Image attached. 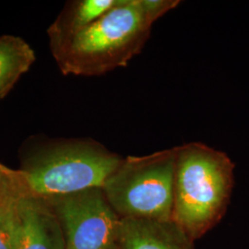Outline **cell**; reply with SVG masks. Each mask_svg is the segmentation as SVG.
I'll return each mask as SVG.
<instances>
[{
	"label": "cell",
	"mask_w": 249,
	"mask_h": 249,
	"mask_svg": "<svg viewBox=\"0 0 249 249\" xmlns=\"http://www.w3.org/2000/svg\"><path fill=\"white\" fill-rule=\"evenodd\" d=\"M177 147L127 156L102 187L120 218L172 220Z\"/></svg>",
	"instance_id": "4"
},
{
	"label": "cell",
	"mask_w": 249,
	"mask_h": 249,
	"mask_svg": "<svg viewBox=\"0 0 249 249\" xmlns=\"http://www.w3.org/2000/svg\"><path fill=\"white\" fill-rule=\"evenodd\" d=\"M46 200L62 224L68 249H117L120 217L102 187Z\"/></svg>",
	"instance_id": "5"
},
{
	"label": "cell",
	"mask_w": 249,
	"mask_h": 249,
	"mask_svg": "<svg viewBox=\"0 0 249 249\" xmlns=\"http://www.w3.org/2000/svg\"><path fill=\"white\" fill-rule=\"evenodd\" d=\"M178 0H120L52 53L64 75L93 77L126 67L142 52L153 23Z\"/></svg>",
	"instance_id": "1"
},
{
	"label": "cell",
	"mask_w": 249,
	"mask_h": 249,
	"mask_svg": "<svg viewBox=\"0 0 249 249\" xmlns=\"http://www.w3.org/2000/svg\"><path fill=\"white\" fill-rule=\"evenodd\" d=\"M20 196L16 187L0 200V249H17L18 247V200Z\"/></svg>",
	"instance_id": "10"
},
{
	"label": "cell",
	"mask_w": 249,
	"mask_h": 249,
	"mask_svg": "<svg viewBox=\"0 0 249 249\" xmlns=\"http://www.w3.org/2000/svg\"><path fill=\"white\" fill-rule=\"evenodd\" d=\"M119 1L76 0L68 2L47 30L51 53L59 50L72 38L113 9Z\"/></svg>",
	"instance_id": "8"
},
{
	"label": "cell",
	"mask_w": 249,
	"mask_h": 249,
	"mask_svg": "<svg viewBox=\"0 0 249 249\" xmlns=\"http://www.w3.org/2000/svg\"><path fill=\"white\" fill-rule=\"evenodd\" d=\"M234 164L201 142L177 146L172 220L196 240L219 223L230 202Z\"/></svg>",
	"instance_id": "2"
},
{
	"label": "cell",
	"mask_w": 249,
	"mask_h": 249,
	"mask_svg": "<svg viewBox=\"0 0 249 249\" xmlns=\"http://www.w3.org/2000/svg\"><path fill=\"white\" fill-rule=\"evenodd\" d=\"M193 241L173 220L120 218L117 249H195Z\"/></svg>",
	"instance_id": "7"
},
{
	"label": "cell",
	"mask_w": 249,
	"mask_h": 249,
	"mask_svg": "<svg viewBox=\"0 0 249 249\" xmlns=\"http://www.w3.org/2000/svg\"><path fill=\"white\" fill-rule=\"evenodd\" d=\"M36 59L34 49L22 38L0 36V100L29 71Z\"/></svg>",
	"instance_id": "9"
},
{
	"label": "cell",
	"mask_w": 249,
	"mask_h": 249,
	"mask_svg": "<svg viewBox=\"0 0 249 249\" xmlns=\"http://www.w3.org/2000/svg\"><path fill=\"white\" fill-rule=\"evenodd\" d=\"M17 249H68L62 224L50 203L32 196H20Z\"/></svg>",
	"instance_id": "6"
},
{
	"label": "cell",
	"mask_w": 249,
	"mask_h": 249,
	"mask_svg": "<svg viewBox=\"0 0 249 249\" xmlns=\"http://www.w3.org/2000/svg\"><path fill=\"white\" fill-rule=\"evenodd\" d=\"M122 160L92 140H66L36 153L13 175L21 196L48 199L103 187Z\"/></svg>",
	"instance_id": "3"
},
{
	"label": "cell",
	"mask_w": 249,
	"mask_h": 249,
	"mask_svg": "<svg viewBox=\"0 0 249 249\" xmlns=\"http://www.w3.org/2000/svg\"><path fill=\"white\" fill-rule=\"evenodd\" d=\"M16 187L12 170L0 164V200Z\"/></svg>",
	"instance_id": "11"
}]
</instances>
